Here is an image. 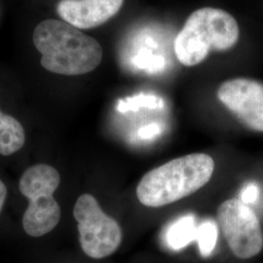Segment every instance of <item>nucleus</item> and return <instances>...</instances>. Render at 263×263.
<instances>
[{
    "mask_svg": "<svg viewBox=\"0 0 263 263\" xmlns=\"http://www.w3.org/2000/svg\"><path fill=\"white\" fill-rule=\"evenodd\" d=\"M6 197H7V188L5 186L4 182L0 179V213L4 206Z\"/></svg>",
    "mask_w": 263,
    "mask_h": 263,
    "instance_id": "2eb2a0df",
    "label": "nucleus"
},
{
    "mask_svg": "<svg viewBox=\"0 0 263 263\" xmlns=\"http://www.w3.org/2000/svg\"><path fill=\"white\" fill-rule=\"evenodd\" d=\"M240 35L235 18L224 10L204 7L194 11L175 39L174 50L185 66L201 64L211 50L227 51Z\"/></svg>",
    "mask_w": 263,
    "mask_h": 263,
    "instance_id": "7ed1b4c3",
    "label": "nucleus"
},
{
    "mask_svg": "<svg viewBox=\"0 0 263 263\" xmlns=\"http://www.w3.org/2000/svg\"><path fill=\"white\" fill-rule=\"evenodd\" d=\"M161 133V128L159 125L153 123L151 125H146L139 130V137L142 140H151L152 138L156 137Z\"/></svg>",
    "mask_w": 263,
    "mask_h": 263,
    "instance_id": "4468645a",
    "label": "nucleus"
},
{
    "mask_svg": "<svg viewBox=\"0 0 263 263\" xmlns=\"http://www.w3.org/2000/svg\"><path fill=\"white\" fill-rule=\"evenodd\" d=\"M197 227L195 216H181L167 228L165 243L172 251H180L193 241H196Z\"/></svg>",
    "mask_w": 263,
    "mask_h": 263,
    "instance_id": "9d476101",
    "label": "nucleus"
},
{
    "mask_svg": "<svg viewBox=\"0 0 263 263\" xmlns=\"http://www.w3.org/2000/svg\"><path fill=\"white\" fill-rule=\"evenodd\" d=\"M33 44L42 54L41 66L62 76L93 71L103 60L101 44L66 22L45 20L33 31Z\"/></svg>",
    "mask_w": 263,
    "mask_h": 263,
    "instance_id": "f257e3e1",
    "label": "nucleus"
},
{
    "mask_svg": "<svg viewBox=\"0 0 263 263\" xmlns=\"http://www.w3.org/2000/svg\"><path fill=\"white\" fill-rule=\"evenodd\" d=\"M214 170L215 161L205 153L171 160L141 178L137 197L146 207L167 206L205 186L212 179Z\"/></svg>",
    "mask_w": 263,
    "mask_h": 263,
    "instance_id": "f03ea898",
    "label": "nucleus"
},
{
    "mask_svg": "<svg viewBox=\"0 0 263 263\" xmlns=\"http://www.w3.org/2000/svg\"><path fill=\"white\" fill-rule=\"evenodd\" d=\"M259 197V187L256 183L250 182L242 190L240 195V201H242L246 205L255 204Z\"/></svg>",
    "mask_w": 263,
    "mask_h": 263,
    "instance_id": "ddd939ff",
    "label": "nucleus"
},
{
    "mask_svg": "<svg viewBox=\"0 0 263 263\" xmlns=\"http://www.w3.org/2000/svg\"><path fill=\"white\" fill-rule=\"evenodd\" d=\"M124 0H61L57 5L59 16L79 28H97L114 17Z\"/></svg>",
    "mask_w": 263,
    "mask_h": 263,
    "instance_id": "6e6552de",
    "label": "nucleus"
},
{
    "mask_svg": "<svg viewBox=\"0 0 263 263\" xmlns=\"http://www.w3.org/2000/svg\"><path fill=\"white\" fill-rule=\"evenodd\" d=\"M24 127L13 116L0 110V155L10 156L19 151L25 144Z\"/></svg>",
    "mask_w": 263,
    "mask_h": 263,
    "instance_id": "1a4fd4ad",
    "label": "nucleus"
},
{
    "mask_svg": "<svg viewBox=\"0 0 263 263\" xmlns=\"http://www.w3.org/2000/svg\"><path fill=\"white\" fill-rule=\"evenodd\" d=\"M218 237V228L212 219L203 221L197 227L196 241L200 254L203 257H209L213 254Z\"/></svg>",
    "mask_w": 263,
    "mask_h": 263,
    "instance_id": "9b49d317",
    "label": "nucleus"
},
{
    "mask_svg": "<svg viewBox=\"0 0 263 263\" xmlns=\"http://www.w3.org/2000/svg\"><path fill=\"white\" fill-rule=\"evenodd\" d=\"M60 183L59 172L46 164L34 165L21 177L20 191L29 201L23 216V227L28 235H46L59 224L62 211L54 193Z\"/></svg>",
    "mask_w": 263,
    "mask_h": 263,
    "instance_id": "20e7f679",
    "label": "nucleus"
},
{
    "mask_svg": "<svg viewBox=\"0 0 263 263\" xmlns=\"http://www.w3.org/2000/svg\"><path fill=\"white\" fill-rule=\"evenodd\" d=\"M217 99L247 128L263 132V83L250 78L227 80Z\"/></svg>",
    "mask_w": 263,
    "mask_h": 263,
    "instance_id": "0eeeda50",
    "label": "nucleus"
},
{
    "mask_svg": "<svg viewBox=\"0 0 263 263\" xmlns=\"http://www.w3.org/2000/svg\"><path fill=\"white\" fill-rule=\"evenodd\" d=\"M217 222L235 256L248 259L263 249V233L254 211L239 199H229L217 209Z\"/></svg>",
    "mask_w": 263,
    "mask_h": 263,
    "instance_id": "423d86ee",
    "label": "nucleus"
},
{
    "mask_svg": "<svg viewBox=\"0 0 263 263\" xmlns=\"http://www.w3.org/2000/svg\"><path fill=\"white\" fill-rule=\"evenodd\" d=\"M163 106V100L154 95L139 94L134 97H129L124 100H120L117 109L120 112L137 111L140 108H160Z\"/></svg>",
    "mask_w": 263,
    "mask_h": 263,
    "instance_id": "f8f14e48",
    "label": "nucleus"
},
{
    "mask_svg": "<svg viewBox=\"0 0 263 263\" xmlns=\"http://www.w3.org/2000/svg\"><path fill=\"white\" fill-rule=\"evenodd\" d=\"M73 216L78 224L79 242L85 254L101 259L118 250L122 242L121 227L104 213L93 195L79 196L73 208Z\"/></svg>",
    "mask_w": 263,
    "mask_h": 263,
    "instance_id": "39448f33",
    "label": "nucleus"
}]
</instances>
